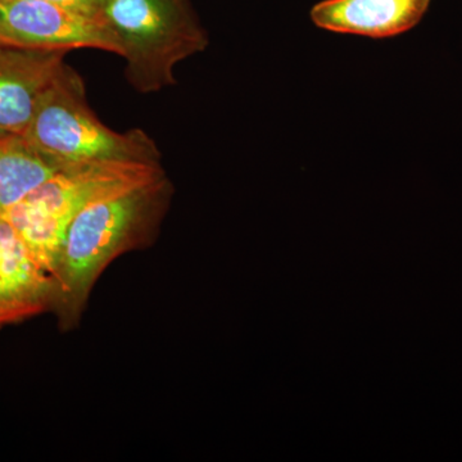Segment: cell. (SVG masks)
Returning a JSON list of instances; mask_svg holds the SVG:
<instances>
[{"mask_svg": "<svg viewBox=\"0 0 462 462\" xmlns=\"http://www.w3.org/2000/svg\"><path fill=\"white\" fill-rule=\"evenodd\" d=\"M103 21L126 62L127 81L142 94L175 87V69L208 47L190 0H107Z\"/></svg>", "mask_w": 462, "mask_h": 462, "instance_id": "3", "label": "cell"}, {"mask_svg": "<svg viewBox=\"0 0 462 462\" xmlns=\"http://www.w3.org/2000/svg\"><path fill=\"white\" fill-rule=\"evenodd\" d=\"M166 171L111 191L85 207L67 229L54 282L62 331L80 325L97 282L118 257L153 245L173 199Z\"/></svg>", "mask_w": 462, "mask_h": 462, "instance_id": "1", "label": "cell"}, {"mask_svg": "<svg viewBox=\"0 0 462 462\" xmlns=\"http://www.w3.org/2000/svg\"><path fill=\"white\" fill-rule=\"evenodd\" d=\"M66 54L0 45V136H25L36 105L65 65Z\"/></svg>", "mask_w": 462, "mask_h": 462, "instance_id": "7", "label": "cell"}, {"mask_svg": "<svg viewBox=\"0 0 462 462\" xmlns=\"http://www.w3.org/2000/svg\"><path fill=\"white\" fill-rule=\"evenodd\" d=\"M57 171L23 136H0V216Z\"/></svg>", "mask_w": 462, "mask_h": 462, "instance_id": "9", "label": "cell"}, {"mask_svg": "<svg viewBox=\"0 0 462 462\" xmlns=\"http://www.w3.org/2000/svg\"><path fill=\"white\" fill-rule=\"evenodd\" d=\"M0 45L14 50H97L121 57L120 44L103 21L48 0H0Z\"/></svg>", "mask_w": 462, "mask_h": 462, "instance_id": "5", "label": "cell"}, {"mask_svg": "<svg viewBox=\"0 0 462 462\" xmlns=\"http://www.w3.org/2000/svg\"><path fill=\"white\" fill-rule=\"evenodd\" d=\"M165 172L163 166L94 162L62 167L0 217L14 225L42 269L54 278L72 220L100 197Z\"/></svg>", "mask_w": 462, "mask_h": 462, "instance_id": "4", "label": "cell"}, {"mask_svg": "<svg viewBox=\"0 0 462 462\" xmlns=\"http://www.w3.org/2000/svg\"><path fill=\"white\" fill-rule=\"evenodd\" d=\"M48 2L100 21H103V14L107 5V0H48Z\"/></svg>", "mask_w": 462, "mask_h": 462, "instance_id": "10", "label": "cell"}, {"mask_svg": "<svg viewBox=\"0 0 462 462\" xmlns=\"http://www.w3.org/2000/svg\"><path fill=\"white\" fill-rule=\"evenodd\" d=\"M23 138L58 170L94 162L162 165L157 143L144 130L118 133L99 120L83 78L67 63L42 94Z\"/></svg>", "mask_w": 462, "mask_h": 462, "instance_id": "2", "label": "cell"}, {"mask_svg": "<svg viewBox=\"0 0 462 462\" xmlns=\"http://www.w3.org/2000/svg\"><path fill=\"white\" fill-rule=\"evenodd\" d=\"M56 282L14 225L0 217V329L53 312Z\"/></svg>", "mask_w": 462, "mask_h": 462, "instance_id": "6", "label": "cell"}, {"mask_svg": "<svg viewBox=\"0 0 462 462\" xmlns=\"http://www.w3.org/2000/svg\"><path fill=\"white\" fill-rule=\"evenodd\" d=\"M431 0H322L311 9L312 23L327 32L388 39L410 32Z\"/></svg>", "mask_w": 462, "mask_h": 462, "instance_id": "8", "label": "cell"}]
</instances>
